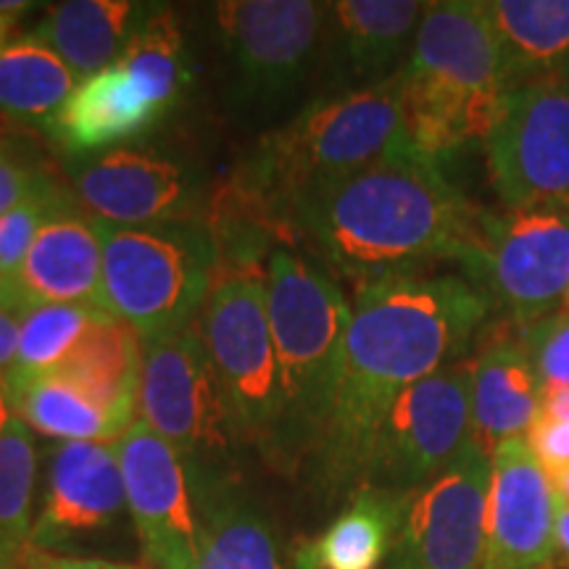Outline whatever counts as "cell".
Instances as JSON below:
<instances>
[{
    "mask_svg": "<svg viewBox=\"0 0 569 569\" xmlns=\"http://www.w3.org/2000/svg\"><path fill=\"white\" fill-rule=\"evenodd\" d=\"M269 325L280 375V440L274 461L315 457L330 422L346 361L351 303L317 259L280 248L267 261Z\"/></svg>",
    "mask_w": 569,
    "mask_h": 569,
    "instance_id": "5",
    "label": "cell"
},
{
    "mask_svg": "<svg viewBox=\"0 0 569 569\" xmlns=\"http://www.w3.org/2000/svg\"><path fill=\"white\" fill-rule=\"evenodd\" d=\"M167 117L142 92L122 63H111L88 80L77 82L74 92L48 119L46 130L69 159L124 148Z\"/></svg>",
    "mask_w": 569,
    "mask_h": 569,
    "instance_id": "21",
    "label": "cell"
},
{
    "mask_svg": "<svg viewBox=\"0 0 569 569\" xmlns=\"http://www.w3.org/2000/svg\"><path fill=\"white\" fill-rule=\"evenodd\" d=\"M325 3L227 0L213 3L224 88L246 113H272L315 80Z\"/></svg>",
    "mask_w": 569,
    "mask_h": 569,
    "instance_id": "8",
    "label": "cell"
},
{
    "mask_svg": "<svg viewBox=\"0 0 569 569\" xmlns=\"http://www.w3.org/2000/svg\"><path fill=\"white\" fill-rule=\"evenodd\" d=\"M19 353V319L0 309V386L11 375Z\"/></svg>",
    "mask_w": 569,
    "mask_h": 569,
    "instance_id": "37",
    "label": "cell"
},
{
    "mask_svg": "<svg viewBox=\"0 0 569 569\" xmlns=\"http://www.w3.org/2000/svg\"><path fill=\"white\" fill-rule=\"evenodd\" d=\"M493 311L490 296L467 274L419 272L353 290L343 377L309 459L327 498L359 493L377 430L396 398L467 359Z\"/></svg>",
    "mask_w": 569,
    "mask_h": 569,
    "instance_id": "1",
    "label": "cell"
},
{
    "mask_svg": "<svg viewBox=\"0 0 569 569\" xmlns=\"http://www.w3.org/2000/svg\"><path fill=\"white\" fill-rule=\"evenodd\" d=\"M0 390H3V386H0Z\"/></svg>",
    "mask_w": 569,
    "mask_h": 569,
    "instance_id": "45",
    "label": "cell"
},
{
    "mask_svg": "<svg viewBox=\"0 0 569 569\" xmlns=\"http://www.w3.org/2000/svg\"><path fill=\"white\" fill-rule=\"evenodd\" d=\"M198 327L222 390L232 438L269 459L280 440V375L269 325L267 269H217Z\"/></svg>",
    "mask_w": 569,
    "mask_h": 569,
    "instance_id": "7",
    "label": "cell"
},
{
    "mask_svg": "<svg viewBox=\"0 0 569 569\" xmlns=\"http://www.w3.org/2000/svg\"><path fill=\"white\" fill-rule=\"evenodd\" d=\"M117 451L146 557L161 569H196L198 525L184 459L140 419L117 440Z\"/></svg>",
    "mask_w": 569,
    "mask_h": 569,
    "instance_id": "16",
    "label": "cell"
},
{
    "mask_svg": "<svg viewBox=\"0 0 569 569\" xmlns=\"http://www.w3.org/2000/svg\"><path fill=\"white\" fill-rule=\"evenodd\" d=\"M21 569H142L132 565H113L103 559H74V557H53L48 551L30 549L21 559Z\"/></svg>",
    "mask_w": 569,
    "mask_h": 569,
    "instance_id": "36",
    "label": "cell"
},
{
    "mask_svg": "<svg viewBox=\"0 0 569 569\" xmlns=\"http://www.w3.org/2000/svg\"><path fill=\"white\" fill-rule=\"evenodd\" d=\"M119 63L130 71L151 103L163 113L172 111L188 82V53L177 13L156 6Z\"/></svg>",
    "mask_w": 569,
    "mask_h": 569,
    "instance_id": "31",
    "label": "cell"
},
{
    "mask_svg": "<svg viewBox=\"0 0 569 569\" xmlns=\"http://www.w3.org/2000/svg\"><path fill=\"white\" fill-rule=\"evenodd\" d=\"M538 569H553V567H551V565H546V567H538Z\"/></svg>",
    "mask_w": 569,
    "mask_h": 569,
    "instance_id": "43",
    "label": "cell"
},
{
    "mask_svg": "<svg viewBox=\"0 0 569 569\" xmlns=\"http://www.w3.org/2000/svg\"><path fill=\"white\" fill-rule=\"evenodd\" d=\"M561 77H565V80L569 82V56H567V61H565V69H561Z\"/></svg>",
    "mask_w": 569,
    "mask_h": 569,
    "instance_id": "41",
    "label": "cell"
},
{
    "mask_svg": "<svg viewBox=\"0 0 569 569\" xmlns=\"http://www.w3.org/2000/svg\"><path fill=\"white\" fill-rule=\"evenodd\" d=\"M525 343L536 365L540 388H569V315L540 319L538 325L522 330Z\"/></svg>",
    "mask_w": 569,
    "mask_h": 569,
    "instance_id": "33",
    "label": "cell"
},
{
    "mask_svg": "<svg viewBox=\"0 0 569 569\" xmlns=\"http://www.w3.org/2000/svg\"><path fill=\"white\" fill-rule=\"evenodd\" d=\"M74 198L98 222L148 227L206 219L211 203L206 177L193 163L148 148H113L71 159Z\"/></svg>",
    "mask_w": 569,
    "mask_h": 569,
    "instance_id": "13",
    "label": "cell"
},
{
    "mask_svg": "<svg viewBox=\"0 0 569 569\" xmlns=\"http://www.w3.org/2000/svg\"><path fill=\"white\" fill-rule=\"evenodd\" d=\"M557 557L569 569V507H559L557 517Z\"/></svg>",
    "mask_w": 569,
    "mask_h": 569,
    "instance_id": "39",
    "label": "cell"
},
{
    "mask_svg": "<svg viewBox=\"0 0 569 569\" xmlns=\"http://www.w3.org/2000/svg\"><path fill=\"white\" fill-rule=\"evenodd\" d=\"M9 407L48 438L92 440V443H117L130 427L119 425L117 419L98 407L90 396H84L74 382L59 375H46L32 380Z\"/></svg>",
    "mask_w": 569,
    "mask_h": 569,
    "instance_id": "29",
    "label": "cell"
},
{
    "mask_svg": "<svg viewBox=\"0 0 569 569\" xmlns=\"http://www.w3.org/2000/svg\"><path fill=\"white\" fill-rule=\"evenodd\" d=\"M140 367L142 340L138 332L122 319L101 315L51 375L74 382L106 415L130 427L138 411Z\"/></svg>",
    "mask_w": 569,
    "mask_h": 569,
    "instance_id": "24",
    "label": "cell"
},
{
    "mask_svg": "<svg viewBox=\"0 0 569 569\" xmlns=\"http://www.w3.org/2000/svg\"><path fill=\"white\" fill-rule=\"evenodd\" d=\"M106 311L82 303H42L27 311L19 322V353L6 377V401H13L38 377L56 372L74 351L88 327Z\"/></svg>",
    "mask_w": 569,
    "mask_h": 569,
    "instance_id": "30",
    "label": "cell"
},
{
    "mask_svg": "<svg viewBox=\"0 0 569 569\" xmlns=\"http://www.w3.org/2000/svg\"><path fill=\"white\" fill-rule=\"evenodd\" d=\"M540 415L569 422V388H543L540 390Z\"/></svg>",
    "mask_w": 569,
    "mask_h": 569,
    "instance_id": "38",
    "label": "cell"
},
{
    "mask_svg": "<svg viewBox=\"0 0 569 569\" xmlns=\"http://www.w3.org/2000/svg\"><path fill=\"white\" fill-rule=\"evenodd\" d=\"M403 127L430 159L482 142L511 92L503 53L482 0L427 3L401 71Z\"/></svg>",
    "mask_w": 569,
    "mask_h": 569,
    "instance_id": "4",
    "label": "cell"
},
{
    "mask_svg": "<svg viewBox=\"0 0 569 569\" xmlns=\"http://www.w3.org/2000/svg\"><path fill=\"white\" fill-rule=\"evenodd\" d=\"M559 496L525 438L490 453L482 569H538L557 557Z\"/></svg>",
    "mask_w": 569,
    "mask_h": 569,
    "instance_id": "18",
    "label": "cell"
},
{
    "mask_svg": "<svg viewBox=\"0 0 569 569\" xmlns=\"http://www.w3.org/2000/svg\"><path fill=\"white\" fill-rule=\"evenodd\" d=\"M472 438V356L422 377L396 398L377 430L365 488L415 496Z\"/></svg>",
    "mask_w": 569,
    "mask_h": 569,
    "instance_id": "9",
    "label": "cell"
},
{
    "mask_svg": "<svg viewBox=\"0 0 569 569\" xmlns=\"http://www.w3.org/2000/svg\"><path fill=\"white\" fill-rule=\"evenodd\" d=\"M124 503L117 443H61L48 469L46 507L32 528L30 549L48 551L69 538L109 528Z\"/></svg>",
    "mask_w": 569,
    "mask_h": 569,
    "instance_id": "19",
    "label": "cell"
},
{
    "mask_svg": "<svg viewBox=\"0 0 569 569\" xmlns=\"http://www.w3.org/2000/svg\"><path fill=\"white\" fill-rule=\"evenodd\" d=\"M503 211L569 209V82L546 77L511 90L486 140Z\"/></svg>",
    "mask_w": 569,
    "mask_h": 569,
    "instance_id": "11",
    "label": "cell"
},
{
    "mask_svg": "<svg viewBox=\"0 0 569 569\" xmlns=\"http://www.w3.org/2000/svg\"><path fill=\"white\" fill-rule=\"evenodd\" d=\"M138 411L188 467H213L224 457L232 430L198 319L172 336L142 340Z\"/></svg>",
    "mask_w": 569,
    "mask_h": 569,
    "instance_id": "12",
    "label": "cell"
},
{
    "mask_svg": "<svg viewBox=\"0 0 569 569\" xmlns=\"http://www.w3.org/2000/svg\"><path fill=\"white\" fill-rule=\"evenodd\" d=\"M525 443L551 480L569 469V422L538 415L525 432Z\"/></svg>",
    "mask_w": 569,
    "mask_h": 569,
    "instance_id": "35",
    "label": "cell"
},
{
    "mask_svg": "<svg viewBox=\"0 0 569 569\" xmlns=\"http://www.w3.org/2000/svg\"><path fill=\"white\" fill-rule=\"evenodd\" d=\"M63 59L32 34L0 48V111L46 124L77 88Z\"/></svg>",
    "mask_w": 569,
    "mask_h": 569,
    "instance_id": "28",
    "label": "cell"
},
{
    "mask_svg": "<svg viewBox=\"0 0 569 569\" xmlns=\"http://www.w3.org/2000/svg\"><path fill=\"white\" fill-rule=\"evenodd\" d=\"M38 451L30 425L0 390V569H17L30 551Z\"/></svg>",
    "mask_w": 569,
    "mask_h": 569,
    "instance_id": "27",
    "label": "cell"
},
{
    "mask_svg": "<svg viewBox=\"0 0 569 569\" xmlns=\"http://www.w3.org/2000/svg\"><path fill=\"white\" fill-rule=\"evenodd\" d=\"M561 311H567V315H569V290H567V296H565V303H561Z\"/></svg>",
    "mask_w": 569,
    "mask_h": 569,
    "instance_id": "42",
    "label": "cell"
},
{
    "mask_svg": "<svg viewBox=\"0 0 569 569\" xmlns=\"http://www.w3.org/2000/svg\"><path fill=\"white\" fill-rule=\"evenodd\" d=\"M153 9L151 3L132 0H69L48 6L32 38L59 53L82 82L122 59Z\"/></svg>",
    "mask_w": 569,
    "mask_h": 569,
    "instance_id": "23",
    "label": "cell"
},
{
    "mask_svg": "<svg viewBox=\"0 0 569 569\" xmlns=\"http://www.w3.org/2000/svg\"><path fill=\"white\" fill-rule=\"evenodd\" d=\"M403 146L409 142L398 74L346 96H315L256 142L217 190L272 227L284 246L298 248L293 222L306 201Z\"/></svg>",
    "mask_w": 569,
    "mask_h": 569,
    "instance_id": "3",
    "label": "cell"
},
{
    "mask_svg": "<svg viewBox=\"0 0 569 569\" xmlns=\"http://www.w3.org/2000/svg\"><path fill=\"white\" fill-rule=\"evenodd\" d=\"M411 496L365 488L330 528L296 549V569H372L398 540Z\"/></svg>",
    "mask_w": 569,
    "mask_h": 569,
    "instance_id": "25",
    "label": "cell"
},
{
    "mask_svg": "<svg viewBox=\"0 0 569 569\" xmlns=\"http://www.w3.org/2000/svg\"><path fill=\"white\" fill-rule=\"evenodd\" d=\"M467 277L519 330L557 315L569 290V209H486Z\"/></svg>",
    "mask_w": 569,
    "mask_h": 569,
    "instance_id": "10",
    "label": "cell"
},
{
    "mask_svg": "<svg viewBox=\"0 0 569 569\" xmlns=\"http://www.w3.org/2000/svg\"><path fill=\"white\" fill-rule=\"evenodd\" d=\"M56 177L27 148L0 140V217L17 209Z\"/></svg>",
    "mask_w": 569,
    "mask_h": 569,
    "instance_id": "34",
    "label": "cell"
},
{
    "mask_svg": "<svg viewBox=\"0 0 569 569\" xmlns=\"http://www.w3.org/2000/svg\"><path fill=\"white\" fill-rule=\"evenodd\" d=\"M103 243V309L140 340L196 325L213 272L217 248L206 219L148 227L98 222Z\"/></svg>",
    "mask_w": 569,
    "mask_h": 569,
    "instance_id": "6",
    "label": "cell"
},
{
    "mask_svg": "<svg viewBox=\"0 0 569 569\" xmlns=\"http://www.w3.org/2000/svg\"><path fill=\"white\" fill-rule=\"evenodd\" d=\"M42 303H82L106 311L98 219L71 193L46 219L17 272L0 277V309L19 322Z\"/></svg>",
    "mask_w": 569,
    "mask_h": 569,
    "instance_id": "17",
    "label": "cell"
},
{
    "mask_svg": "<svg viewBox=\"0 0 569 569\" xmlns=\"http://www.w3.org/2000/svg\"><path fill=\"white\" fill-rule=\"evenodd\" d=\"M511 90L561 77L569 56V0H486Z\"/></svg>",
    "mask_w": 569,
    "mask_h": 569,
    "instance_id": "26",
    "label": "cell"
},
{
    "mask_svg": "<svg viewBox=\"0 0 569 569\" xmlns=\"http://www.w3.org/2000/svg\"><path fill=\"white\" fill-rule=\"evenodd\" d=\"M472 356V438L493 453L503 440L522 438L540 415V380L522 330L488 325Z\"/></svg>",
    "mask_w": 569,
    "mask_h": 569,
    "instance_id": "20",
    "label": "cell"
},
{
    "mask_svg": "<svg viewBox=\"0 0 569 569\" xmlns=\"http://www.w3.org/2000/svg\"><path fill=\"white\" fill-rule=\"evenodd\" d=\"M67 196L69 190L59 180H51L38 193L21 201L17 209L0 217V277L17 272L46 219Z\"/></svg>",
    "mask_w": 569,
    "mask_h": 569,
    "instance_id": "32",
    "label": "cell"
},
{
    "mask_svg": "<svg viewBox=\"0 0 569 569\" xmlns=\"http://www.w3.org/2000/svg\"><path fill=\"white\" fill-rule=\"evenodd\" d=\"M551 482H553V488H557L561 507H569V469H565V472L557 475V478H553Z\"/></svg>",
    "mask_w": 569,
    "mask_h": 569,
    "instance_id": "40",
    "label": "cell"
},
{
    "mask_svg": "<svg viewBox=\"0 0 569 569\" xmlns=\"http://www.w3.org/2000/svg\"><path fill=\"white\" fill-rule=\"evenodd\" d=\"M427 3L338 0L325 3L315 67L319 96H346L393 80L407 67Z\"/></svg>",
    "mask_w": 569,
    "mask_h": 569,
    "instance_id": "15",
    "label": "cell"
},
{
    "mask_svg": "<svg viewBox=\"0 0 569 569\" xmlns=\"http://www.w3.org/2000/svg\"><path fill=\"white\" fill-rule=\"evenodd\" d=\"M490 453L469 438L436 480L411 496L396 569H482Z\"/></svg>",
    "mask_w": 569,
    "mask_h": 569,
    "instance_id": "14",
    "label": "cell"
},
{
    "mask_svg": "<svg viewBox=\"0 0 569 569\" xmlns=\"http://www.w3.org/2000/svg\"><path fill=\"white\" fill-rule=\"evenodd\" d=\"M17 569H21V565H19V567H17Z\"/></svg>",
    "mask_w": 569,
    "mask_h": 569,
    "instance_id": "44",
    "label": "cell"
},
{
    "mask_svg": "<svg viewBox=\"0 0 569 569\" xmlns=\"http://www.w3.org/2000/svg\"><path fill=\"white\" fill-rule=\"evenodd\" d=\"M482 213L438 161L403 146L306 201L293 227L311 259L359 290L430 272L438 261H459L467 274L480 251Z\"/></svg>",
    "mask_w": 569,
    "mask_h": 569,
    "instance_id": "2",
    "label": "cell"
},
{
    "mask_svg": "<svg viewBox=\"0 0 569 569\" xmlns=\"http://www.w3.org/2000/svg\"><path fill=\"white\" fill-rule=\"evenodd\" d=\"M198 525L196 569H282L272 525L213 467H188Z\"/></svg>",
    "mask_w": 569,
    "mask_h": 569,
    "instance_id": "22",
    "label": "cell"
}]
</instances>
